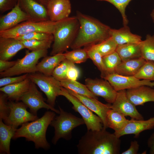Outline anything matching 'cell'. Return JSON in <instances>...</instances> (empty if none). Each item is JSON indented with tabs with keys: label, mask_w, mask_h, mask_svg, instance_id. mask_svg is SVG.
Returning <instances> with one entry per match:
<instances>
[{
	"label": "cell",
	"mask_w": 154,
	"mask_h": 154,
	"mask_svg": "<svg viewBox=\"0 0 154 154\" xmlns=\"http://www.w3.org/2000/svg\"><path fill=\"white\" fill-rule=\"evenodd\" d=\"M110 34L117 45L128 43L138 44L142 40L141 37L132 33L127 25L123 26L118 29L111 28Z\"/></svg>",
	"instance_id": "obj_22"
},
{
	"label": "cell",
	"mask_w": 154,
	"mask_h": 154,
	"mask_svg": "<svg viewBox=\"0 0 154 154\" xmlns=\"http://www.w3.org/2000/svg\"><path fill=\"white\" fill-rule=\"evenodd\" d=\"M80 24L76 16L58 21L53 33V44L50 55L63 53L70 47L77 35Z\"/></svg>",
	"instance_id": "obj_4"
},
{
	"label": "cell",
	"mask_w": 154,
	"mask_h": 154,
	"mask_svg": "<svg viewBox=\"0 0 154 154\" xmlns=\"http://www.w3.org/2000/svg\"><path fill=\"white\" fill-rule=\"evenodd\" d=\"M21 9L30 17L31 21H42L49 20L46 7L34 0H18Z\"/></svg>",
	"instance_id": "obj_17"
},
{
	"label": "cell",
	"mask_w": 154,
	"mask_h": 154,
	"mask_svg": "<svg viewBox=\"0 0 154 154\" xmlns=\"http://www.w3.org/2000/svg\"><path fill=\"white\" fill-rule=\"evenodd\" d=\"M129 121L125 116L111 108L108 111L106 115L107 128L114 130V133L119 132L125 127Z\"/></svg>",
	"instance_id": "obj_28"
},
{
	"label": "cell",
	"mask_w": 154,
	"mask_h": 154,
	"mask_svg": "<svg viewBox=\"0 0 154 154\" xmlns=\"http://www.w3.org/2000/svg\"><path fill=\"white\" fill-rule=\"evenodd\" d=\"M46 7L49 20L53 22L68 18L71 11L70 0H50Z\"/></svg>",
	"instance_id": "obj_15"
},
{
	"label": "cell",
	"mask_w": 154,
	"mask_h": 154,
	"mask_svg": "<svg viewBox=\"0 0 154 154\" xmlns=\"http://www.w3.org/2000/svg\"><path fill=\"white\" fill-rule=\"evenodd\" d=\"M38 3L44 5L45 7L50 0H34Z\"/></svg>",
	"instance_id": "obj_47"
},
{
	"label": "cell",
	"mask_w": 154,
	"mask_h": 154,
	"mask_svg": "<svg viewBox=\"0 0 154 154\" xmlns=\"http://www.w3.org/2000/svg\"><path fill=\"white\" fill-rule=\"evenodd\" d=\"M8 104L9 112L7 117L3 121L7 125L17 129L19 125L38 118L37 115L28 112L27 107L22 101L9 100Z\"/></svg>",
	"instance_id": "obj_10"
},
{
	"label": "cell",
	"mask_w": 154,
	"mask_h": 154,
	"mask_svg": "<svg viewBox=\"0 0 154 154\" xmlns=\"http://www.w3.org/2000/svg\"><path fill=\"white\" fill-rule=\"evenodd\" d=\"M112 109L124 116H129L131 118L138 120L144 119V118L135 106L127 98L125 90L117 91L116 98L111 104Z\"/></svg>",
	"instance_id": "obj_14"
},
{
	"label": "cell",
	"mask_w": 154,
	"mask_h": 154,
	"mask_svg": "<svg viewBox=\"0 0 154 154\" xmlns=\"http://www.w3.org/2000/svg\"><path fill=\"white\" fill-rule=\"evenodd\" d=\"M102 59L106 71V75L108 74L115 73L116 68L122 62L120 58L116 51L103 57Z\"/></svg>",
	"instance_id": "obj_32"
},
{
	"label": "cell",
	"mask_w": 154,
	"mask_h": 154,
	"mask_svg": "<svg viewBox=\"0 0 154 154\" xmlns=\"http://www.w3.org/2000/svg\"><path fill=\"white\" fill-rule=\"evenodd\" d=\"M127 96L135 106L143 105L148 102H154V88L141 86L126 90Z\"/></svg>",
	"instance_id": "obj_20"
},
{
	"label": "cell",
	"mask_w": 154,
	"mask_h": 154,
	"mask_svg": "<svg viewBox=\"0 0 154 154\" xmlns=\"http://www.w3.org/2000/svg\"><path fill=\"white\" fill-rule=\"evenodd\" d=\"M59 116L55 117L50 125L54 129V135L52 142L55 145L60 138L67 140L72 137V131L75 128L85 124L82 118H79L70 113L64 111L58 106Z\"/></svg>",
	"instance_id": "obj_5"
},
{
	"label": "cell",
	"mask_w": 154,
	"mask_h": 154,
	"mask_svg": "<svg viewBox=\"0 0 154 154\" xmlns=\"http://www.w3.org/2000/svg\"><path fill=\"white\" fill-rule=\"evenodd\" d=\"M58 22L50 20L38 22L26 21L10 29L0 32V37L16 38L35 32L53 34Z\"/></svg>",
	"instance_id": "obj_7"
},
{
	"label": "cell",
	"mask_w": 154,
	"mask_h": 154,
	"mask_svg": "<svg viewBox=\"0 0 154 154\" xmlns=\"http://www.w3.org/2000/svg\"><path fill=\"white\" fill-rule=\"evenodd\" d=\"M18 0H0V11L3 13L12 9L17 4Z\"/></svg>",
	"instance_id": "obj_42"
},
{
	"label": "cell",
	"mask_w": 154,
	"mask_h": 154,
	"mask_svg": "<svg viewBox=\"0 0 154 154\" xmlns=\"http://www.w3.org/2000/svg\"><path fill=\"white\" fill-rule=\"evenodd\" d=\"M7 100V95L1 92L0 94V119L3 121L7 117L9 112Z\"/></svg>",
	"instance_id": "obj_40"
},
{
	"label": "cell",
	"mask_w": 154,
	"mask_h": 154,
	"mask_svg": "<svg viewBox=\"0 0 154 154\" xmlns=\"http://www.w3.org/2000/svg\"><path fill=\"white\" fill-rule=\"evenodd\" d=\"M29 74H25L16 77L6 76L0 79V87L14 84L22 81L28 77Z\"/></svg>",
	"instance_id": "obj_41"
},
{
	"label": "cell",
	"mask_w": 154,
	"mask_h": 154,
	"mask_svg": "<svg viewBox=\"0 0 154 154\" xmlns=\"http://www.w3.org/2000/svg\"></svg>",
	"instance_id": "obj_49"
},
{
	"label": "cell",
	"mask_w": 154,
	"mask_h": 154,
	"mask_svg": "<svg viewBox=\"0 0 154 154\" xmlns=\"http://www.w3.org/2000/svg\"><path fill=\"white\" fill-rule=\"evenodd\" d=\"M55 117V112H46L40 118L22 125L19 128L17 129L13 139L24 137L27 141L33 142L36 149H49L50 146L47 141L46 133L48 127Z\"/></svg>",
	"instance_id": "obj_3"
},
{
	"label": "cell",
	"mask_w": 154,
	"mask_h": 154,
	"mask_svg": "<svg viewBox=\"0 0 154 154\" xmlns=\"http://www.w3.org/2000/svg\"><path fill=\"white\" fill-rule=\"evenodd\" d=\"M65 59L64 53L46 56L37 64V72L46 76H52L55 68Z\"/></svg>",
	"instance_id": "obj_24"
},
{
	"label": "cell",
	"mask_w": 154,
	"mask_h": 154,
	"mask_svg": "<svg viewBox=\"0 0 154 154\" xmlns=\"http://www.w3.org/2000/svg\"><path fill=\"white\" fill-rule=\"evenodd\" d=\"M146 61L141 57L122 61L116 68L115 73L122 76H134Z\"/></svg>",
	"instance_id": "obj_25"
},
{
	"label": "cell",
	"mask_w": 154,
	"mask_h": 154,
	"mask_svg": "<svg viewBox=\"0 0 154 154\" xmlns=\"http://www.w3.org/2000/svg\"><path fill=\"white\" fill-rule=\"evenodd\" d=\"M134 76L139 80L154 81V61L146 60Z\"/></svg>",
	"instance_id": "obj_33"
},
{
	"label": "cell",
	"mask_w": 154,
	"mask_h": 154,
	"mask_svg": "<svg viewBox=\"0 0 154 154\" xmlns=\"http://www.w3.org/2000/svg\"><path fill=\"white\" fill-rule=\"evenodd\" d=\"M28 77L45 94L47 103L54 108L62 87L60 81L52 76H46L40 72L29 74Z\"/></svg>",
	"instance_id": "obj_9"
},
{
	"label": "cell",
	"mask_w": 154,
	"mask_h": 154,
	"mask_svg": "<svg viewBox=\"0 0 154 154\" xmlns=\"http://www.w3.org/2000/svg\"><path fill=\"white\" fill-rule=\"evenodd\" d=\"M60 83L61 86L66 89L80 95L98 99L97 97L90 91L85 84L68 79L60 81Z\"/></svg>",
	"instance_id": "obj_29"
},
{
	"label": "cell",
	"mask_w": 154,
	"mask_h": 154,
	"mask_svg": "<svg viewBox=\"0 0 154 154\" xmlns=\"http://www.w3.org/2000/svg\"><path fill=\"white\" fill-rule=\"evenodd\" d=\"M116 51L122 61L142 57L139 43H128L118 45Z\"/></svg>",
	"instance_id": "obj_27"
},
{
	"label": "cell",
	"mask_w": 154,
	"mask_h": 154,
	"mask_svg": "<svg viewBox=\"0 0 154 154\" xmlns=\"http://www.w3.org/2000/svg\"><path fill=\"white\" fill-rule=\"evenodd\" d=\"M66 89L101 118L103 123V129H106L108 128L106 124L107 113L108 110L111 108L112 104H105L99 101L98 99L80 95L71 90Z\"/></svg>",
	"instance_id": "obj_16"
},
{
	"label": "cell",
	"mask_w": 154,
	"mask_h": 154,
	"mask_svg": "<svg viewBox=\"0 0 154 154\" xmlns=\"http://www.w3.org/2000/svg\"><path fill=\"white\" fill-rule=\"evenodd\" d=\"M103 78L107 80L117 92L143 85L154 87V81L139 80L134 76H122L115 73L108 74Z\"/></svg>",
	"instance_id": "obj_12"
},
{
	"label": "cell",
	"mask_w": 154,
	"mask_h": 154,
	"mask_svg": "<svg viewBox=\"0 0 154 154\" xmlns=\"http://www.w3.org/2000/svg\"><path fill=\"white\" fill-rule=\"evenodd\" d=\"M80 71L79 68L75 65L70 67L67 73V78L76 81L80 75Z\"/></svg>",
	"instance_id": "obj_43"
},
{
	"label": "cell",
	"mask_w": 154,
	"mask_h": 154,
	"mask_svg": "<svg viewBox=\"0 0 154 154\" xmlns=\"http://www.w3.org/2000/svg\"><path fill=\"white\" fill-rule=\"evenodd\" d=\"M121 141L114 133L103 129L88 130L77 145L79 154H119Z\"/></svg>",
	"instance_id": "obj_1"
},
{
	"label": "cell",
	"mask_w": 154,
	"mask_h": 154,
	"mask_svg": "<svg viewBox=\"0 0 154 154\" xmlns=\"http://www.w3.org/2000/svg\"><path fill=\"white\" fill-rule=\"evenodd\" d=\"M17 60L9 61L0 60V72H4L13 66Z\"/></svg>",
	"instance_id": "obj_45"
},
{
	"label": "cell",
	"mask_w": 154,
	"mask_h": 154,
	"mask_svg": "<svg viewBox=\"0 0 154 154\" xmlns=\"http://www.w3.org/2000/svg\"><path fill=\"white\" fill-rule=\"evenodd\" d=\"M25 48L31 51L47 50L53 40H21Z\"/></svg>",
	"instance_id": "obj_35"
},
{
	"label": "cell",
	"mask_w": 154,
	"mask_h": 154,
	"mask_svg": "<svg viewBox=\"0 0 154 154\" xmlns=\"http://www.w3.org/2000/svg\"><path fill=\"white\" fill-rule=\"evenodd\" d=\"M104 79L88 78L85 80V84L94 95L101 97L108 103L112 104L115 100L117 92L107 80Z\"/></svg>",
	"instance_id": "obj_13"
},
{
	"label": "cell",
	"mask_w": 154,
	"mask_h": 154,
	"mask_svg": "<svg viewBox=\"0 0 154 154\" xmlns=\"http://www.w3.org/2000/svg\"><path fill=\"white\" fill-rule=\"evenodd\" d=\"M97 1H105L114 5L120 12L122 18L123 26L127 25L129 21L125 14L126 7L132 0H96Z\"/></svg>",
	"instance_id": "obj_38"
},
{
	"label": "cell",
	"mask_w": 154,
	"mask_h": 154,
	"mask_svg": "<svg viewBox=\"0 0 154 154\" xmlns=\"http://www.w3.org/2000/svg\"><path fill=\"white\" fill-rule=\"evenodd\" d=\"M142 57L146 60L154 61V34H147L139 43Z\"/></svg>",
	"instance_id": "obj_31"
},
{
	"label": "cell",
	"mask_w": 154,
	"mask_h": 154,
	"mask_svg": "<svg viewBox=\"0 0 154 154\" xmlns=\"http://www.w3.org/2000/svg\"><path fill=\"white\" fill-rule=\"evenodd\" d=\"M59 96H64L72 104V108L81 116L87 130L98 131L103 128L101 118L95 114L76 97L69 92L66 88L61 87Z\"/></svg>",
	"instance_id": "obj_8"
},
{
	"label": "cell",
	"mask_w": 154,
	"mask_h": 154,
	"mask_svg": "<svg viewBox=\"0 0 154 154\" xmlns=\"http://www.w3.org/2000/svg\"><path fill=\"white\" fill-rule=\"evenodd\" d=\"M75 64L65 59L55 68L52 76L59 81L67 78V73L68 68Z\"/></svg>",
	"instance_id": "obj_37"
},
{
	"label": "cell",
	"mask_w": 154,
	"mask_h": 154,
	"mask_svg": "<svg viewBox=\"0 0 154 154\" xmlns=\"http://www.w3.org/2000/svg\"><path fill=\"white\" fill-rule=\"evenodd\" d=\"M0 119V153L10 154L11 139L17 129L4 123Z\"/></svg>",
	"instance_id": "obj_26"
},
{
	"label": "cell",
	"mask_w": 154,
	"mask_h": 154,
	"mask_svg": "<svg viewBox=\"0 0 154 154\" xmlns=\"http://www.w3.org/2000/svg\"><path fill=\"white\" fill-rule=\"evenodd\" d=\"M47 50L26 51L23 58L18 59L15 65L4 72H0L1 77L12 76L22 74H31L37 72V65L39 60L46 56Z\"/></svg>",
	"instance_id": "obj_6"
},
{
	"label": "cell",
	"mask_w": 154,
	"mask_h": 154,
	"mask_svg": "<svg viewBox=\"0 0 154 154\" xmlns=\"http://www.w3.org/2000/svg\"><path fill=\"white\" fill-rule=\"evenodd\" d=\"M154 128V117L146 120H138L131 118L123 129L120 131L114 133L119 138L122 136L129 134H133L135 137H139L142 131L151 130Z\"/></svg>",
	"instance_id": "obj_19"
},
{
	"label": "cell",
	"mask_w": 154,
	"mask_h": 154,
	"mask_svg": "<svg viewBox=\"0 0 154 154\" xmlns=\"http://www.w3.org/2000/svg\"><path fill=\"white\" fill-rule=\"evenodd\" d=\"M24 48L21 40L14 38L0 37V60H9Z\"/></svg>",
	"instance_id": "obj_21"
},
{
	"label": "cell",
	"mask_w": 154,
	"mask_h": 154,
	"mask_svg": "<svg viewBox=\"0 0 154 154\" xmlns=\"http://www.w3.org/2000/svg\"><path fill=\"white\" fill-rule=\"evenodd\" d=\"M31 21L29 17L17 4L7 14L0 17V32L12 28L19 24Z\"/></svg>",
	"instance_id": "obj_18"
},
{
	"label": "cell",
	"mask_w": 154,
	"mask_h": 154,
	"mask_svg": "<svg viewBox=\"0 0 154 154\" xmlns=\"http://www.w3.org/2000/svg\"><path fill=\"white\" fill-rule=\"evenodd\" d=\"M147 144L149 149V153L154 154V131L149 138Z\"/></svg>",
	"instance_id": "obj_46"
},
{
	"label": "cell",
	"mask_w": 154,
	"mask_h": 154,
	"mask_svg": "<svg viewBox=\"0 0 154 154\" xmlns=\"http://www.w3.org/2000/svg\"><path fill=\"white\" fill-rule=\"evenodd\" d=\"M89 58L91 59L101 72V76L103 78L106 74V71L103 61L102 57L96 50L89 46H85Z\"/></svg>",
	"instance_id": "obj_36"
},
{
	"label": "cell",
	"mask_w": 154,
	"mask_h": 154,
	"mask_svg": "<svg viewBox=\"0 0 154 154\" xmlns=\"http://www.w3.org/2000/svg\"><path fill=\"white\" fill-rule=\"evenodd\" d=\"M139 145L135 140L131 141L129 148L126 150L122 152L121 154H137L139 149Z\"/></svg>",
	"instance_id": "obj_44"
},
{
	"label": "cell",
	"mask_w": 154,
	"mask_h": 154,
	"mask_svg": "<svg viewBox=\"0 0 154 154\" xmlns=\"http://www.w3.org/2000/svg\"><path fill=\"white\" fill-rule=\"evenodd\" d=\"M20 40H54V37L52 34L41 32H33L29 33L16 38Z\"/></svg>",
	"instance_id": "obj_39"
},
{
	"label": "cell",
	"mask_w": 154,
	"mask_h": 154,
	"mask_svg": "<svg viewBox=\"0 0 154 154\" xmlns=\"http://www.w3.org/2000/svg\"><path fill=\"white\" fill-rule=\"evenodd\" d=\"M78 31L70 46L73 50L98 43L110 37L111 28L99 20L77 11Z\"/></svg>",
	"instance_id": "obj_2"
},
{
	"label": "cell",
	"mask_w": 154,
	"mask_h": 154,
	"mask_svg": "<svg viewBox=\"0 0 154 154\" xmlns=\"http://www.w3.org/2000/svg\"><path fill=\"white\" fill-rule=\"evenodd\" d=\"M117 46L110 37L98 43L88 46L97 51L103 57L115 52Z\"/></svg>",
	"instance_id": "obj_30"
},
{
	"label": "cell",
	"mask_w": 154,
	"mask_h": 154,
	"mask_svg": "<svg viewBox=\"0 0 154 154\" xmlns=\"http://www.w3.org/2000/svg\"><path fill=\"white\" fill-rule=\"evenodd\" d=\"M20 100L29 108L31 112L36 115L38 110L42 108L50 109L58 114L60 113L59 110L56 109L45 102L46 99L38 90L36 85L32 82L28 90L21 97Z\"/></svg>",
	"instance_id": "obj_11"
},
{
	"label": "cell",
	"mask_w": 154,
	"mask_h": 154,
	"mask_svg": "<svg viewBox=\"0 0 154 154\" xmlns=\"http://www.w3.org/2000/svg\"><path fill=\"white\" fill-rule=\"evenodd\" d=\"M65 59L74 64H80L86 62L89 58L86 49L81 48L66 51L64 53Z\"/></svg>",
	"instance_id": "obj_34"
},
{
	"label": "cell",
	"mask_w": 154,
	"mask_h": 154,
	"mask_svg": "<svg viewBox=\"0 0 154 154\" xmlns=\"http://www.w3.org/2000/svg\"><path fill=\"white\" fill-rule=\"evenodd\" d=\"M150 15L154 23V9L151 12L150 14Z\"/></svg>",
	"instance_id": "obj_48"
},
{
	"label": "cell",
	"mask_w": 154,
	"mask_h": 154,
	"mask_svg": "<svg viewBox=\"0 0 154 154\" xmlns=\"http://www.w3.org/2000/svg\"><path fill=\"white\" fill-rule=\"evenodd\" d=\"M31 82L28 77L20 82L1 87L0 91L7 95L9 100L19 101L28 90Z\"/></svg>",
	"instance_id": "obj_23"
}]
</instances>
